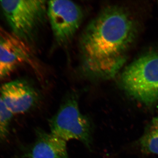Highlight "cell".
Here are the masks:
<instances>
[{
	"label": "cell",
	"instance_id": "8",
	"mask_svg": "<svg viewBox=\"0 0 158 158\" xmlns=\"http://www.w3.org/2000/svg\"><path fill=\"white\" fill-rule=\"evenodd\" d=\"M31 56L27 42L0 28V61L18 66L29 63Z\"/></svg>",
	"mask_w": 158,
	"mask_h": 158
},
{
	"label": "cell",
	"instance_id": "7",
	"mask_svg": "<svg viewBox=\"0 0 158 158\" xmlns=\"http://www.w3.org/2000/svg\"><path fill=\"white\" fill-rule=\"evenodd\" d=\"M35 141L23 155L24 158H69L66 141L43 130L36 131Z\"/></svg>",
	"mask_w": 158,
	"mask_h": 158
},
{
	"label": "cell",
	"instance_id": "11",
	"mask_svg": "<svg viewBox=\"0 0 158 158\" xmlns=\"http://www.w3.org/2000/svg\"><path fill=\"white\" fill-rule=\"evenodd\" d=\"M17 67L16 65L0 61V80L10 75Z\"/></svg>",
	"mask_w": 158,
	"mask_h": 158
},
{
	"label": "cell",
	"instance_id": "3",
	"mask_svg": "<svg viewBox=\"0 0 158 158\" xmlns=\"http://www.w3.org/2000/svg\"><path fill=\"white\" fill-rule=\"evenodd\" d=\"M78 95L75 91L69 94L56 113L50 120L51 132L65 140H75L89 149L92 144V127L88 116L79 106Z\"/></svg>",
	"mask_w": 158,
	"mask_h": 158
},
{
	"label": "cell",
	"instance_id": "2",
	"mask_svg": "<svg viewBox=\"0 0 158 158\" xmlns=\"http://www.w3.org/2000/svg\"><path fill=\"white\" fill-rule=\"evenodd\" d=\"M122 85L129 94L146 105L158 101V54L150 53L130 64L121 76Z\"/></svg>",
	"mask_w": 158,
	"mask_h": 158
},
{
	"label": "cell",
	"instance_id": "5",
	"mask_svg": "<svg viewBox=\"0 0 158 158\" xmlns=\"http://www.w3.org/2000/svg\"><path fill=\"white\" fill-rule=\"evenodd\" d=\"M47 12L56 41L60 44L68 43L81 24V8L72 1H51L47 3Z\"/></svg>",
	"mask_w": 158,
	"mask_h": 158
},
{
	"label": "cell",
	"instance_id": "9",
	"mask_svg": "<svg viewBox=\"0 0 158 158\" xmlns=\"http://www.w3.org/2000/svg\"><path fill=\"white\" fill-rule=\"evenodd\" d=\"M141 150L158 155V116L153 118L140 140Z\"/></svg>",
	"mask_w": 158,
	"mask_h": 158
},
{
	"label": "cell",
	"instance_id": "4",
	"mask_svg": "<svg viewBox=\"0 0 158 158\" xmlns=\"http://www.w3.org/2000/svg\"><path fill=\"white\" fill-rule=\"evenodd\" d=\"M0 6L12 33L28 43L47 13V4L44 1H2Z\"/></svg>",
	"mask_w": 158,
	"mask_h": 158
},
{
	"label": "cell",
	"instance_id": "6",
	"mask_svg": "<svg viewBox=\"0 0 158 158\" xmlns=\"http://www.w3.org/2000/svg\"><path fill=\"white\" fill-rule=\"evenodd\" d=\"M0 96L13 115L28 112L39 102L38 91L25 81L15 80L0 87Z\"/></svg>",
	"mask_w": 158,
	"mask_h": 158
},
{
	"label": "cell",
	"instance_id": "10",
	"mask_svg": "<svg viewBox=\"0 0 158 158\" xmlns=\"http://www.w3.org/2000/svg\"><path fill=\"white\" fill-rule=\"evenodd\" d=\"M13 116L0 96V141L5 140L9 135V126Z\"/></svg>",
	"mask_w": 158,
	"mask_h": 158
},
{
	"label": "cell",
	"instance_id": "1",
	"mask_svg": "<svg viewBox=\"0 0 158 158\" xmlns=\"http://www.w3.org/2000/svg\"><path fill=\"white\" fill-rule=\"evenodd\" d=\"M136 26L126 11L108 6L85 28L80 38L81 68L94 79L112 78L121 69L134 41Z\"/></svg>",
	"mask_w": 158,
	"mask_h": 158
}]
</instances>
